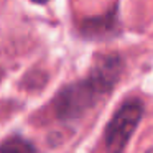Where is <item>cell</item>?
<instances>
[{
  "label": "cell",
  "mask_w": 153,
  "mask_h": 153,
  "mask_svg": "<svg viewBox=\"0 0 153 153\" xmlns=\"http://www.w3.org/2000/svg\"><path fill=\"white\" fill-rule=\"evenodd\" d=\"M31 2H35V4H46L48 0H31Z\"/></svg>",
  "instance_id": "obj_5"
},
{
  "label": "cell",
  "mask_w": 153,
  "mask_h": 153,
  "mask_svg": "<svg viewBox=\"0 0 153 153\" xmlns=\"http://www.w3.org/2000/svg\"><path fill=\"white\" fill-rule=\"evenodd\" d=\"M0 153H36V150L28 140L22 137H12L0 145Z\"/></svg>",
  "instance_id": "obj_4"
},
{
  "label": "cell",
  "mask_w": 153,
  "mask_h": 153,
  "mask_svg": "<svg viewBox=\"0 0 153 153\" xmlns=\"http://www.w3.org/2000/svg\"><path fill=\"white\" fill-rule=\"evenodd\" d=\"M123 69L119 54L97 58L89 76L66 86L54 99V114L59 120H76L91 110L104 96L115 87Z\"/></svg>",
  "instance_id": "obj_1"
},
{
  "label": "cell",
  "mask_w": 153,
  "mask_h": 153,
  "mask_svg": "<svg viewBox=\"0 0 153 153\" xmlns=\"http://www.w3.org/2000/svg\"><path fill=\"white\" fill-rule=\"evenodd\" d=\"M117 30H119V20H117L115 10H110L109 13L100 15V17L86 18L81 23V33L91 40L109 38L115 35Z\"/></svg>",
  "instance_id": "obj_3"
},
{
  "label": "cell",
  "mask_w": 153,
  "mask_h": 153,
  "mask_svg": "<svg viewBox=\"0 0 153 153\" xmlns=\"http://www.w3.org/2000/svg\"><path fill=\"white\" fill-rule=\"evenodd\" d=\"M143 115V102L130 99L120 105L105 127V148L109 153H123Z\"/></svg>",
  "instance_id": "obj_2"
},
{
  "label": "cell",
  "mask_w": 153,
  "mask_h": 153,
  "mask_svg": "<svg viewBox=\"0 0 153 153\" xmlns=\"http://www.w3.org/2000/svg\"><path fill=\"white\" fill-rule=\"evenodd\" d=\"M145 153H153V148H150L148 152H145Z\"/></svg>",
  "instance_id": "obj_6"
}]
</instances>
